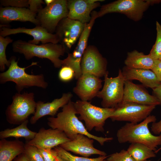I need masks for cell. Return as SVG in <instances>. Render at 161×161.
Listing matches in <instances>:
<instances>
[{
    "instance_id": "cell-1",
    "label": "cell",
    "mask_w": 161,
    "mask_h": 161,
    "mask_svg": "<svg viewBox=\"0 0 161 161\" xmlns=\"http://www.w3.org/2000/svg\"><path fill=\"white\" fill-rule=\"evenodd\" d=\"M77 114L74 102L70 100L62 107V111L58 114L56 117L48 118L47 124L51 128L63 131L70 140L79 134L95 140L101 145H103L106 142L113 140L112 137H99L91 134L77 117Z\"/></svg>"
},
{
    "instance_id": "cell-2",
    "label": "cell",
    "mask_w": 161,
    "mask_h": 161,
    "mask_svg": "<svg viewBox=\"0 0 161 161\" xmlns=\"http://www.w3.org/2000/svg\"><path fill=\"white\" fill-rule=\"evenodd\" d=\"M155 116L149 115L139 123H126L117 131V137L120 143L129 142L145 144L154 152L161 145V134L159 136L153 135L148 128V124L155 122Z\"/></svg>"
},
{
    "instance_id": "cell-3",
    "label": "cell",
    "mask_w": 161,
    "mask_h": 161,
    "mask_svg": "<svg viewBox=\"0 0 161 161\" xmlns=\"http://www.w3.org/2000/svg\"><path fill=\"white\" fill-rule=\"evenodd\" d=\"M12 48L14 52L22 54L27 60L35 57L47 59L57 68L62 67L60 58L66 51L65 46L61 44L50 43L38 45L20 39L13 42Z\"/></svg>"
},
{
    "instance_id": "cell-4",
    "label": "cell",
    "mask_w": 161,
    "mask_h": 161,
    "mask_svg": "<svg viewBox=\"0 0 161 161\" xmlns=\"http://www.w3.org/2000/svg\"><path fill=\"white\" fill-rule=\"evenodd\" d=\"M10 65L7 70L0 74V83L4 84L12 81L16 84V88L18 93H20L24 89L36 86L46 89L48 83L43 74L37 75H30L27 73L25 69L31 66L37 65V63L32 62L30 66L21 67L18 65L15 57L10 58Z\"/></svg>"
},
{
    "instance_id": "cell-5",
    "label": "cell",
    "mask_w": 161,
    "mask_h": 161,
    "mask_svg": "<svg viewBox=\"0 0 161 161\" xmlns=\"http://www.w3.org/2000/svg\"><path fill=\"white\" fill-rule=\"evenodd\" d=\"M159 3V0H118L102 5L97 12V16L98 18L108 13H117L138 21L150 5Z\"/></svg>"
},
{
    "instance_id": "cell-6",
    "label": "cell",
    "mask_w": 161,
    "mask_h": 161,
    "mask_svg": "<svg viewBox=\"0 0 161 161\" xmlns=\"http://www.w3.org/2000/svg\"><path fill=\"white\" fill-rule=\"evenodd\" d=\"M74 106L77 114L80 115L79 119L84 121L88 131L94 128L97 131H104L105 121L110 118L114 110V108L100 107L80 100L74 102Z\"/></svg>"
},
{
    "instance_id": "cell-7",
    "label": "cell",
    "mask_w": 161,
    "mask_h": 161,
    "mask_svg": "<svg viewBox=\"0 0 161 161\" xmlns=\"http://www.w3.org/2000/svg\"><path fill=\"white\" fill-rule=\"evenodd\" d=\"M36 102L33 92L17 93L12 97L11 104L7 107L5 115L7 122L11 124L20 125L34 114Z\"/></svg>"
},
{
    "instance_id": "cell-8",
    "label": "cell",
    "mask_w": 161,
    "mask_h": 161,
    "mask_svg": "<svg viewBox=\"0 0 161 161\" xmlns=\"http://www.w3.org/2000/svg\"><path fill=\"white\" fill-rule=\"evenodd\" d=\"M104 76L103 86L97 97L102 99L101 105L103 107L115 108L123 99L125 80L120 69L116 77H109L108 71Z\"/></svg>"
},
{
    "instance_id": "cell-9",
    "label": "cell",
    "mask_w": 161,
    "mask_h": 161,
    "mask_svg": "<svg viewBox=\"0 0 161 161\" xmlns=\"http://www.w3.org/2000/svg\"><path fill=\"white\" fill-rule=\"evenodd\" d=\"M66 0H54L43 8L37 14L36 18L40 26L53 34L60 21L67 17L68 14Z\"/></svg>"
},
{
    "instance_id": "cell-10",
    "label": "cell",
    "mask_w": 161,
    "mask_h": 161,
    "mask_svg": "<svg viewBox=\"0 0 161 161\" xmlns=\"http://www.w3.org/2000/svg\"><path fill=\"white\" fill-rule=\"evenodd\" d=\"M91 15V20L86 24L75 49L72 53H68L65 58L61 60L62 66H68L73 69L75 73V78L77 80L82 75L80 65L82 58L87 47L88 38L92 29L95 19L97 18L96 11H93Z\"/></svg>"
},
{
    "instance_id": "cell-11",
    "label": "cell",
    "mask_w": 161,
    "mask_h": 161,
    "mask_svg": "<svg viewBox=\"0 0 161 161\" xmlns=\"http://www.w3.org/2000/svg\"><path fill=\"white\" fill-rule=\"evenodd\" d=\"M156 106L129 103L119 105L110 117L113 121H127L136 124L150 115Z\"/></svg>"
},
{
    "instance_id": "cell-12",
    "label": "cell",
    "mask_w": 161,
    "mask_h": 161,
    "mask_svg": "<svg viewBox=\"0 0 161 161\" xmlns=\"http://www.w3.org/2000/svg\"><path fill=\"white\" fill-rule=\"evenodd\" d=\"M82 74H89L99 78L107 72V62L97 48L93 45L87 46L81 63Z\"/></svg>"
},
{
    "instance_id": "cell-13",
    "label": "cell",
    "mask_w": 161,
    "mask_h": 161,
    "mask_svg": "<svg viewBox=\"0 0 161 161\" xmlns=\"http://www.w3.org/2000/svg\"><path fill=\"white\" fill-rule=\"evenodd\" d=\"M86 24L67 17L59 23L55 33L59 37L60 42L70 49L79 38Z\"/></svg>"
},
{
    "instance_id": "cell-14",
    "label": "cell",
    "mask_w": 161,
    "mask_h": 161,
    "mask_svg": "<svg viewBox=\"0 0 161 161\" xmlns=\"http://www.w3.org/2000/svg\"><path fill=\"white\" fill-rule=\"evenodd\" d=\"M19 33H25L32 36L33 39L28 41L33 44L38 45L40 42L42 44L50 43L58 44L60 42L59 37L56 34L49 33L39 25L36 26L32 28L25 27L11 28L5 27H0V35L3 37Z\"/></svg>"
},
{
    "instance_id": "cell-15",
    "label": "cell",
    "mask_w": 161,
    "mask_h": 161,
    "mask_svg": "<svg viewBox=\"0 0 161 161\" xmlns=\"http://www.w3.org/2000/svg\"><path fill=\"white\" fill-rule=\"evenodd\" d=\"M129 103L156 106L161 104L155 96L150 95L143 86L126 80L123 98L118 105Z\"/></svg>"
},
{
    "instance_id": "cell-16",
    "label": "cell",
    "mask_w": 161,
    "mask_h": 161,
    "mask_svg": "<svg viewBox=\"0 0 161 161\" xmlns=\"http://www.w3.org/2000/svg\"><path fill=\"white\" fill-rule=\"evenodd\" d=\"M70 140L63 131L59 129L41 128L33 139L27 141L26 143L38 148L52 149Z\"/></svg>"
},
{
    "instance_id": "cell-17",
    "label": "cell",
    "mask_w": 161,
    "mask_h": 161,
    "mask_svg": "<svg viewBox=\"0 0 161 161\" xmlns=\"http://www.w3.org/2000/svg\"><path fill=\"white\" fill-rule=\"evenodd\" d=\"M100 78L89 74H82L77 79L73 92L80 100L88 101L97 97L102 86Z\"/></svg>"
},
{
    "instance_id": "cell-18",
    "label": "cell",
    "mask_w": 161,
    "mask_h": 161,
    "mask_svg": "<svg viewBox=\"0 0 161 161\" xmlns=\"http://www.w3.org/2000/svg\"><path fill=\"white\" fill-rule=\"evenodd\" d=\"M101 0H69L67 1L68 14L67 17L87 24L91 20V14L100 5Z\"/></svg>"
},
{
    "instance_id": "cell-19",
    "label": "cell",
    "mask_w": 161,
    "mask_h": 161,
    "mask_svg": "<svg viewBox=\"0 0 161 161\" xmlns=\"http://www.w3.org/2000/svg\"><path fill=\"white\" fill-rule=\"evenodd\" d=\"M93 143L94 139L79 134L73 140L59 146L67 151H71L85 157H88L93 154L106 156L105 152L95 148L93 146Z\"/></svg>"
},
{
    "instance_id": "cell-20",
    "label": "cell",
    "mask_w": 161,
    "mask_h": 161,
    "mask_svg": "<svg viewBox=\"0 0 161 161\" xmlns=\"http://www.w3.org/2000/svg\"><path fill=\"white\" fill-rule=\"evenodd\" d=\"M37 15L28 8L11 7H1L0 8V27H8V24L13 21H29L39 25L36 18Z\"/></svg>"
},
{
    "instance_id": "cell-21",
    "label": "cell",
    "mask_w": 161,
    "mask_h": 161,
    "mask_svg": "<svg viewBox=\"0 0 161 161\" xmlns=\"http://www.w3.org/2000/svg\"><path fill=\"white\" fill-rule=\"evenodd\" d=\"M73 96L70 92L64 93L59 98L54 99L51 102L45 103L41 101L36 102L35 112L30 118V122L35 124L41 117L46 115L54 117L59 109L68 103Z\"/></svg>"
},
{
    "instance_id": "cell-22",
    "label": "cell",
    "mask_w": 161,
    "mask_h": 161,
    "mask_svg": "<svg viewBox=\"0 0 161 161\" xmlns=\"http://www.w3.org/2000/svg\"><path fill=\"white\" fill-rule=\"evenodd\" d=\"M122 72L125 80H137L144 86L152 89L161 84L154 73L150 69H132L125 66Z\"/></svg>"
},
{
    "instance_id": "cell-23",
    "label": "cell",
    "mask_w": 161,
    "mask_h": 161,
    "mask_svg": "<svg viewBox=\"0 0 161 161\" xmlns=\"http://www.w3.org/2000/svg\"><path fill=\"white\" fill-rule=\"evenodd\" d=\"M25 144L18 139L0 140V161H12L24 153Z\"/></svg>"
},
{
    "instance_id": "cell-24",
    "label": "cell",
    "mask_w": 161,
    "mask_h": 161,
    "mask_svg": "<svg viewBox=\"0 0 161 161\" xmlns=\"http://www.w3.org/2000/svg\"><path fill=\"white\" fill-rule=\"evenodd\" d=\"M155 60L149 54L146 55L134 50L128 53L124 63L126 66L131 68L151 70Z\"/></svg>"
},
{
    "instance_id": "cell-25",
    "label": "cell",
    "mask_w": 161,
    "mask_h": 161,
    "mask_svg": "<svg viewBox=\"0 0 161 161\" xmlns=\"http://www.w3.org/2000/svg\"><path fill=\"white\" fill-rule=\"evenodd\" d=\"M28 120H27L15 128L7 129L0 132V138L5 139L10 137L16 138H24L27 141L33 139L37 132L30 130L27 126Z\"/></svg>"
},
{
    "instance_id": "cell-26",
    "label": "cell",
    "mask_w": 161,
    "mask_h": 161,
    "mask_svg": "<svg viewBox=\"0 0 161 161\" xmlns=\"http://www.w3.org/2000/svg\"><path fill=\"white\" fill-rule=\"evenodd\" d=\"M127 150L135 161H144L156 157L154 151L142 143H131Z\"/></svg>"
},
{
    "instance_id": "cell-27",
    "label": "cell",
    "mask_w": 161,
    "mask_h": 161,
    "mask_svg": "<svg viewBox=\"0 0 161 161\" xmlns=\"http://www.w3.org/2000/svg\"><path fill=\"white\" fill-rule=\"evenodd\" d=\"M53 149L58 156L68 161H107L108 157L107 156H100L97 158H89L77 156L72 154L60 146L54 147Z\"/></svg>"
},
{
    "instance_id": "cell-28",
    "label": "cell",
    "mask_w": 161,
    "mask_h": 161,
    "mask_svg": "<svg viewBox=\"0 0 161 161\" xmlns=\"http://www.w3.org/2000/svg\"><path fill=\"white\" fill-rule=\"evenodd\" d=\"M13 41L10 37L0 35V71L2 72L4 71L6 66L9 67L10 65V61L7 59L5 52L7 45Z\"/></svg>"
},
{
    "instance_id": "cell-29",
    "label": "cell",
    "mask_w": 161,
    "mask_h": 161,
    "mask_svg": "<svg viewBox=\"0 0 161 161\" xmlns=\"http://www.w3.org/2000/svg\"><path fill=\"white\" fill-rule=\"evenodd\" d=\"M157 37L155 44L149 54L154 59H159L161 57V25L156 22Z\"/></svg>"
},
{
    "instance_id": "cell-30",
    "label": "cell",
    "mask_w": 161,
    "mask_h": 161,
    "mask_svg": "<svg viewBox=\"0 0 161 161\" xmlns=\"http://www.w3.org/2000/svg\"><path fill=\"white\" fill-rule=\"evenodd\" d=\"M24 153L30 161H44L38 149L34 146L26 143Z\"/></svg>"
},
{
    "instance_id": "cell-31",
    "label": "cell",
    "mask_w": 161,
    "mask_h": 161,
    "mask_svg": "<svg viewBox=\"0 0 161 161\" xmlns=\"http://www.w3.org/2000/svg\"><path fill=\"white\" fill-rule=\"evenodd\" d=\"M107 161H135L127 150H121L108 156Z\"/></svg>"
},
{
    "instance_id": "cell-32",
    "label": "cell",
    "mask_w": 161,
    "mask_h": 161,
    "mask_svg": "<svg viewBox=\"0 0 161 161\" xmlns=\"http://www.w3.org/2000/svg\"><path fill=\"white\" fill-rule=\"evenodd\" d=\"M75 77L74 70L71 67L68 66H62L58 73L59 79L64 82H67L71 81Z\"/></svg>"
},
{
    "instance_id": "cell-33",
    "label": "cell",
    "mask_w": 161,
    "mask_h": 161,
    "mask_svg": "<svg viewBox=\"0 0 161 161\" xmlns=\"http://www.w3.org/2000/svg\"><path fill=\"white\" fill-rule=\"evenodd\" d=\"M0 4L4 7L28 8L27 0H1Z\"/></svg>"
},
{
    "instance_id": "cell-34",
    "label": "cell",
    "mask_w": 161,
    "mask_h": 161,
    "mask_svg": "<svg viewBox=\"0 0 161 161\" xmlns=\"http://www.w3.org/2000/svg\"><path fill=\"white\" fill-rule=\"evenodd\" d=\"M28 4V8L32 12L36 14L43 8L42 5L45 3L42 0H29Z\"/></svg>"
},
{
    "instance_id": "cell-35",
    "label": "cell",
    "mask_w": 161,
    "mask_h": 161,
    "mask_svg": "<svg viewBox=\"0 0 161 161\" xmlns=\"http://www.w3.org/2000/svg\"><path fill=\"white\" fill-rule=\"evenodd\" d=\"M44 161H54L52 149L38 148Z\"/></svg>"
},
{
    "instance_id": "cell-36",
    "label": "cell",
    "mask_w": 161,
    "mask_h": 161,
    "mask_svg": "<svg viewBox=\"0 0 161 161\" xmlns=\"http://www.w3.org/2000/svg\"><path fill=\"white\" fill-rule=\"evenodd\" d=\"M151 70L161 83V61L159 59H155L154 64Z\"/></svg>"
},
{
    "instance_id": "cell-37",
    "label": "cell",
    "mask_w": 161,
    "mask_h": 161,
    "mask_svg": "<svg viewBox=\"0 0 161 161\" xmlns=\"http://www.w3.org/2000/svg\"><path fill=\"white\" fill-rule=\"evenodd\" d=\"M152 131L154 134H159L161 133V119L158 122H154L152 123L151 127ZM161 150V147L157 149L154 152L155 153H157Z\"/></svg>"
},
{
    "instance_id": "cell-38",
    "label": "cell",
    "mask_w": 161,
    "mask_h": 161,
    "mask_svg": "<svg viewBox=\"0 0 161 161\" xmlns=\"http://www.w3.org/2000/svg\"><path fill=\"white\" fill-rule=\"evenodd\" d=\"M152 89L154 95L157 99L161 104V84Z\"/></svg>"
},
{
    "instance_id": "cell-39",
    "label": "cell",
    "mask_w": 161,
    "mask_h": 161,
    "mask_svg": "<svg viewBox=\"0 0 161 161\" xmlns=\"http://www.w3.org/2000/svg\"><path fill=\"white\" fill-rule=\"evenodd\" d=\"M14 161H30L25 154L23 153L18 156Z\"/></svg>"
},
{
    "instance_id": "cell-40",
    "label": "cell",
    "mask_w": 161,
    "mask_h": 161,
    "mask_svg": "<svg viewBox=\"0 0 161 161\" xmlns=\"http://www.w3.org/2000/svg\"><path fill=\"white\" fill-rule=\"evenodd\" d=\"M52 151L54 157V161H68L58 156L53 149Z\"/></svg>"
},
{
    "instance_id": "cell-41",
    "label": "cell",
    "mask_w": 161,
    "mask_h": 161,
    "mask_svg": "<svg viewBox=\"0 0 161 161\" xmlns=\"http://www.w3.org/2000/svg\"><path fill=\"white\" fill-rule=\"evenodd\" d=\"M54 0H44V2L47 5H48L52 3Z\"/></svg>"
},
{
    "instance_id": "cell-42",
    "label": "cell",
    "mask_w": 161,
    "mask_h": 161,
    "mask_svg": "<svg viewBox=\"0 0 161 161\" xmlns=\"http://www.w3.org/2000/svg\"><path fill=\"white\" fill-rule=\"evenodd\" d=\"M144 161H151L150 160H145Z\"/></svg>"
},
{
    "instance_id": "cell-43",
    "label": "cell",
    "mask_w": 161,
    "mask_h": 161,
    "mask_svg": "<svg viewBox=\"0 0 161 161\" xmlns=\"http://www.w3.org/2000/svg\"><path fill=\"white\" fill-rule=\"evenodd\" d=\"M159 60L161 61V57L159 59Z\"/></svg>"
}]
</instances>
